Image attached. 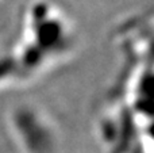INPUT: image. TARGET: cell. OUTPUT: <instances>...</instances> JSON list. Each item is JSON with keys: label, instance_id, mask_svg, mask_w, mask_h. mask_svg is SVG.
I'll return each mask as SVG.
<instances>
[{"label": "cell", "instance_id": "6da1fadb", "mask_svg": "<svg viewBox=\"0 0 154 153\" xmlns=\"http://www.w3.org/2000/svg\"><path fill=\"white\" fill-rule=\"evenodd\" d=\"M11 130L26 153H53L56 133L46 117L31 107H18L11 115Z\"/></svg>", "mask_w": 154, "mask_h": 153}]
</instances>
